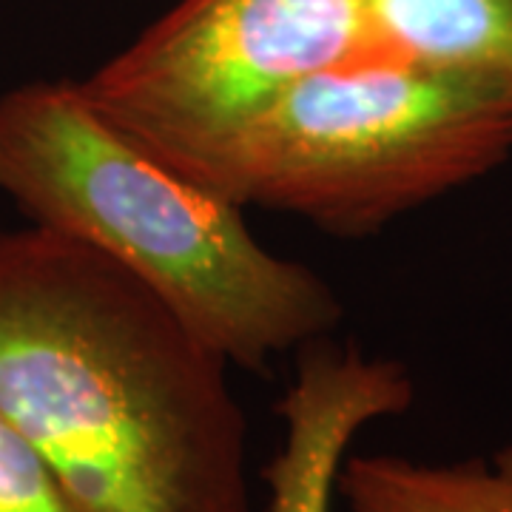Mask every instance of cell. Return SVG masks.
I'll return each mask as SVG.
<instances>
[{
	"label": "cell",
	"instance_id": "6da1fadb",
	"mask_svg": "<svg viewBox=\"0 0 512 512\" xmlns=\"http://www.w3.org/2000/svg\"><path fill=\"white\" fill-rule=\"evenodd\" d=\"M228 367L109 256L0 228V413L80 512H251Z\"/></svg>",
	"mask_w": 512,
	"mask_h": 512
},
{
	"label": "cell",
	"instance_id": "7a4b0ae2",
	"mask_svg": "<svg viewBox=\"0 0 512 512\" xmlns=\"http://www.w3.org/2000/svg\"><path fill=\"white\" fill-rule=\"evenodd\" d=\"M0 194L140 279L228 365L265 370L345 316L325 276L265 248L245 208L103 117L77 80L0 94Z\"/></svg>",
	"mask_w": 512,
	"mask_h": 512
},
{
	"label": "cell",
	"instance_id": "3957f363",
	"mask_svg": "<svg viewBox=\"0 0 512 512\" xmlns=\"http://www.w3.org/2000/svg\"><path fill=\"white\" fill-rule=\"evenodd\" d=\"M510 157V94L376 46L165 163L239 208L367 237Z\"/></svg>",
	"mask_w": 512,
	"mask_h": 512
},
{
	"label": "cell",
	"instance_id": "277c9868",
	"mask_svg": "<svg viewBox=\"0 0 512 512\" xmlns=\"http://www.w3.org/2000/svg\"><path fill=\"white\" fill-rule=\"evenodd\" d=\"M376 46L367 0H180L77 83L103 117L174 160Z\"/></svg>",
	"mask_w": 512,
	"mask_h": 512
},
{
	"label": "cell",
	"instance_id": "5b68a950",
	"mask_svg": "<svg viewBox=\"0 0 512 512\" xmlns=\"http://www.w3.org/2000/svg\"><path fill=\"white\" fill-rule=\"evenodd\" d=\"M416 399L396 359L336 348L328 336L299 348L296 376L279 402L282 447L265 467L271 512H330L342 464L373 421L402 416Z\"/></svg>",
	"mask_w": 512,
	"mask_h": 512
},
{
	"label": "cell",
	"instance_id": "8992f818",
	"mask_svg": "<svg viewBox=\"0 0 512 512\" xmlns=\"http://www.w3.org/2000/svg\"><path fill=\"white\" fill-rule=\"evenodd\" d=\"M387 49L512 97V0H367Z\"/></svg>",
	"mask_w": 512,
	"mask_h": 512
},
{
	"label": "cell",
	"instance_id": "52a82bcc",
	"mask_svg": "<svg viewBox=\"0 0 512 512\" xmlns=\"http://www.w3.org/2000/svg\"><path fill=\"white\" fill-rule=\"evenodd\" d=\"M336 493L350 512H512V441L490 458L348 456Z\"/></svg>",
	"mask_w": 512,
	"mask_h": 512
},
{
	"label": "cell",
	"instance_id": "ba28073f",
	"mask_svg": "<svg viewBox=\"0 0 512 512\" xmlns=\"http://www.w3.org/2000/svg\"><path fill=\"white\" fill-rule=\"evenodd\" d=\"M0 512H80L37 450L0 413Z\"/></svg>",
	"mask_w": 512,
	"mask_h": 512
}]
</instances>
